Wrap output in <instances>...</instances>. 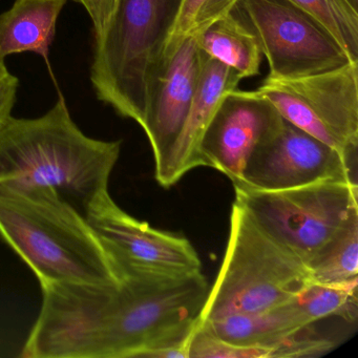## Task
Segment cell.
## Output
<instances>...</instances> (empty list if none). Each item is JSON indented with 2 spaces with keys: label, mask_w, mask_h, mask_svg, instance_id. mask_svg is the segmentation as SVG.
I'll return each instance as SVG.
<instances>
[{
  "label": "cell",
  "mask_w": 358,
  "mask_h": 358,
  "mask_svg": "<svg viewBox=\"0 0 358 358\" xmlns=\"http://www.w3.org/2000/svg\"><path fill=\"white\" fill-rule=\"evenodd\" d=\"M203 3H204V0H183L182 1L179 16H178L173 30H171V35H169L166 47H165V66L175 53L176 50L181 45L182 41L186 37L189 36L192 33L194 17Z\"/></svg>",
  "instance_id": "obj_22"
},
{
  "label": "cell",
  "mask_w": 358,
  "mask_h": 358,
  "mask_svg": "<svg viewBox=\"0 0 358 358\" xmlns=\"http://www.w3.org/2000/svg\"><path fill=\"white\" fill-rule=\"evenodd\" d=\"M234 189L236 202L309 270L358 217V186L350 182L324 181L282 190Z\"/></svg>",
  "instance_id": "obj_6"
},
{
  "label": "cell",
  "mask_w": 358,
  "mask_h": 358,
  "mask_svg": "<svg viewBox=\"0 0 358 358\" xmlns=\"http://www.w3.org/2000/svg\"><path fill=\"white\" fill-rule=\"evenodd\" d=\"M121 152V141L85 135L64 96L43 116L12 117L0 129V179L53 188L81 215L102 196Z\"/></svg>",
  "instance_id": "obj_2"
},
{
  "label": "cell",
  "mask_w": 358,
  "mask_h": 358,
  "mask_svg": "<svg viewBox=\"0 0 358 358\" xmlns=\"http://www.w3.org/2000/svg\"><path fill=\"white\" fill-rule=\"evenodd\" d=\"M183 0H118L95 38L91 81L98 99L141 127L165 70V47Z\"/></svg>",
  "instance_id": "obj_4"
},
{
  "label": "cell",
  "mask_w": 358,
  "mask_h": 358,
  "mask_svg": "<svg viewBox=\"0 0 358 358\" xmlns=\"http://www.w3.org/2000/svg\"><path fill=\"white\" fill-rule=\"evenodd\" d=\"M68 0H15L0 15V60L13 54H38L49 60L56 24Z\"/></svg>",
  "instance_id": "obj_15"
},
{
  "label": "cell",
  "mask_w": 358,
  "mask_h": 358,
  "mask_svg": "<svg viewBox=\"0 0 358 358\" xmlns=\"http://www.w3.org/2000/svg\"><path fill=\"white\" fill-rule=\"evenodd\" d=\"M0 236L41 284L119 280L87 217L53 188L0 179Z\"/></svg>",
  "instance_id": "obj_3"
},
{
  "label": "cell",
  "mask_w": 358,
  "mask_h": 358,
  "mask_svg": "<svg viewBox=\"0 0 358 358\" xmlns=\"http://www.w3.org/2000/svg\"><path fill=\"white\" fill-rule=\"evenodd\" d=\"M18 87L17 77L8 70L5 60H0V129L12 118Z\"/></svg>",
  "instance_id": "obj_23"
},
{
  "label": "cell",
  "mask_w": 358,
  "mask_h": 358,
  "mask_svg": "<svg viewBox=\"0 0 358 358\" xmlns=\"http://www.w3.org/2000/svg\"><path fill=\"white\" fill-rule=\"evenodd\" d=\"M317 20L358 62V10L349 0H290Z\"/></svg>",
  "instance_id": "obj_19"
},
{
  "label": "cell",
  "mask_w": 358,
  "mask_h": 358,
  "mask_svg": "<svg viewBox=\"0 0 358 358\" xmlns=\"http://www.w3.org/2000/svg\"><path fill=\"white\" fill-rule=\"evenodd\" d=\"M349 1L355 9L358 10V0H349Z\"/></svg>",
  "instance_id": "obj_26"
},
{
  "label": "cell",
  "mask_w": 358,
  "mask_h": 358,
  "mask_svg": "<svg viewBox=\"0 0 358 358\" xmlns=\"http://www.w3.org/2000/svg\"><path fill=\"white\" fill-rule=\"evenodd\" d=\"M358 280L331 285L311 282L295 296L313 324L338 316L347 322L357 320Z\"/></svg>",
  "instance_id": "obj_18"
},
{
  "label": "cell",
  "mask_w": 358,
  "mask_h": 358,
  "mask_svg": "<svg viewBox=\"0 0 358 358\" xmlns=\"http://www.w3.org/2000/svg\"><path fill=\"white\" fill-rule=\"evenodd\" d=\"M204 53L192 35L186 37L167 62L150 93L141 127L160 173L181 133L196 96Z\"/></svg>",
  "instance_id": "obj_12"
},
{
  "label": "cell",
  "mask_w": 358,
  "mask_h": 358,
  "mask_svg": "<svg viewBox=\"0 0 358 358\" xmlns=\"http://www.w3.org/2000/svg\"><path fill=\"white\" fill-rule=\"evenodd\" d=\"M312 282L341 285L358 280V217L324 249L310 268Z\"/></svg>",
  "instance_id": "obj_17"
},
{
  "label": "cell",
  "mask_w": 358,
  "mask_h": 358,
  "mask_svg": "<svg viewBox=\"0 0 358 358\" xmlns=\"http://www.w3.org/2000/svg\"><path fill=\"white\" fill-rule=\"evenodd\" d=\"M311 282L307 266L262 229L234 201L225 255L200 320L278 307Z\"/></svg>",
  "instance_id": "obj_5"
},
{
  "label": "cell",
  "mask_w": 358,
  "mask_h": 358,
  "mask_svg": "<svg viewBox=\"0 0 358 358\" xmlns=\"http://www.w3.org/2000/svg\"><path fill=\"white\" fill-rule=\"evenodd\" d=\"M242 76L204 53L196 96L181 133L156 180L163 187L177 184L188 171L202 166L200 146L205 131L222 99L236 91Z\"/></svg>",
  "instance_id": "obj_13"
},
{
  "label": "cell",
  "mask_w": 358,
  "mask_h": 358,
  "mask_svg": "<svg viewBox=\"0 0 358 358\" xmlns=\"http://www.w3.org/2000/svg\"><path fill=\"white\" fill-rule=\"evenodd\" d=\"M313 326L305 327L274 345L270 358L320 357L330 353L336 341L315 332Z\"/></svg>",
  "instance_id": "obj_21"
},
{
  "label": "cell",
  "mask_w": 358,
  "mask_h": 358,
  "mask_svg": "<svg viewBox=\"0 0 358 358\" xmlns=\"http://www.w3.org/2000/svg\"><path fill=\"white\" fill-rule=\"evenodd\" d=\"M85 217L119 278H171L202 271L200 257L185 236L155 229L135 219L110 194L96 201Z\"/></svg>",
  "instance_id": "obj_9"
},
{
  "label": "cell",
  "mask_w": 358,
  "mask_h": 358,
  "mask_svg": "<svg viewBox=\"0 0 358 358\" xmlns=\"http://www.w3.org/2000/svg\"><path fill=\"white\" fill-rule=\"evenodd\" d=\"M240 0H204L194 20L192 33L196 34L220 18L231 14Z\"/></svg>",
  "instance_id": "obj_24"
},
{
  "label": "cell",
  "mask_w": 358,
  "mask_h": 358,
  "mask_svg": "<svg viewBox=\"0 0 358 358\" xmlns=\"http://www.w3.org/2000/svg\"><path fill=\"white\" fill-rule=\"evenodd\" d=\"M188 353L189 358H268L263 348L232 345L215 336L201 322L190 339Z\"/></svg>",
  "instance_id": "obj_20"
},
{
  "label": "cell",
  "mask_w": 358,
  "mask_h": 358,
  "mask_svg": "<svg viewBox=\"0 0 358 358\" xmlns=\"http://www.w3.org/2000/svg\"><path fill=\"white\" fill-rule=\"evenodd\" d=\"M252 93L297 129L357 157L358 62L299 78L268 76Z\"/></svg>",
  "instance_id": "obj_7"
},
{
  "label": "cell",
  "mask_w": 358,
  "mask_h": 358,
  "mask_svg": "<svg viewBox=\"0 0 358 358\" xmlns=\"http://www.w3.org/2000/svg\"><path fill=\"white\" fill-rule=\"evenodd\" d=\"M41 286L43 303L22 348L24 358L142 357L196 320L206 299L196 275Z\"/></svg>",
  "instance_id": "obj_1"
},
{
  "label": "cell",
  "mask_w": 358,
  "mask_h": 358,
  "mask_svg": "<svg viewBox=\"0 0 358 358\" xmlns=\"http://www.w3.org/2000/svg\"><path fill=\"white\" fill-rule=\"evenodd\" d=\"M357 157L348 156L282 118L249 157L240 183L257 190H282L324 181L357 184Z\"/></svg>",
  "instance_id": "obj_10"
},
{
  "label": "cell",
  "mask_w": 358,
  "mask_h": 358,
  "mask_svg": "<svg viewBox=\"0 0 358 358\" xmlns=\"http://www.w3.org/2000/svg\"><path fill=\"white\" fill-rule=\"evenodd\" d=\"M231 14L257 39L270 77L299 78L358 62L317 20L290 0H240Z\"/></svg>",
  "instance_id": "obj_8"
},
{
  "label": "cell",
  "mask_w": 358,
  "mask_h": 358,
  "mask_svg": "<svg viewBox=\"0 0 358 358\" xmlns=\"http://www.w3.org/2000/svg\"><path fill=\"white\" fill-rule=\"evenodd\" d=\"M87 10L94 27V35L98 38L106 30L114 13L118 0H75Z\"/></svg>",
  "instance_id": "obj_25"
},
{
  "label": "cell",
  "mask_w": 358,
  "mask_h": 358,
  "mask_svg": "<svg viewBox=\"0 0 358 358\" xmlns=\"http://www.w3.org/2000/svg\"><path fill=\"white\" fill-rule=\"evenodd\" d=\"M192 36L203 53L234 69L243 79L259 74L263 54L259 43L232 14L215 20Z\"/></svg>",
  "instance_id": "obj_16"
},
{
  "label": "cell",
  "mask_w": 358,
  "mask_h": 358,
  "mask_svg": "<svg viewBox=\"0 0 358 358\" xmlns=\"http://www.w3.org/2000/svg\"><path fill=\"white\" fill-rule=\"evenodd\" d=\"M282 117L271 103L252 92L227 94L211 118L202 141V166L217 169L234 185L253 150L282 123Z\"/></svg>",
  "instance_id": "obj_11"
},
{
  "label": "cell",
  "mask_w": 358,
  "mask_h": 358,
  "mask_svg": "<svg viewBox=\"0 0 358 358\" xmlns=\"http://www.w3.org/2000/svg\"><path fill=\"white\" fill-rule=\"evenodd\" d=\"M201 324L215 336L232 345L267 350L268 358L274 345L301 329L314 324L295 296L265 311L234 314Z\"/></svg>",
  "instance_id": "obj_14"
}]
</instances>
